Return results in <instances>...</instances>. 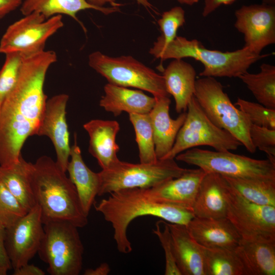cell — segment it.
<instances>
[{
  "instance_id": "39",
  "label": "cell",
  "mask_w": 275,
  "mask_h": 275,
  "mask_svg": "<svg viewBox=\"0 0 275 275\" xmlns=\"http://www.w3.org/2000/svg\"><path fill=\"white\" fill-rule=\"evenodd\" d=\"M89 4L97 7H103L106 4H109L112 7H119L122 4L118 3L115 0H86ZM139 4L142 5L147 9L153 11V6L148 0H135Z\"/></svg>"
},
{
  "instance_id": "2",
  "label": "cell",
  "mask_w": 275,
  "mask_h": 275,
  "mask_svg": "<svg viewBox=\"0 0 275 275\" xmlns=\"http://www.w3.org/2000/svg\"><path fill=\"white\" fill-rule=\"evenodd\" d=\"M94 208L112 225L117 249L122 254L132 250L127 230L136 217L152 216L186 226L195 216L188 209L157 200L147 188L123 189L111 193L107 198L94 204Z\"/></svg>"
},
{
  "instance_id": "45",
  "label": "cell",
  "mask_w": 275,
  "mask_h": 275,
  "mask_svg": "<svg viewBox=\"0 0 275 275\" xmlns=\"http://www.w3.org/2000/svg\"><path fill=\"white\" fill-rule=\"evenodd\" d=\"M262 4L265 5H274L275 0H262Z\"/></svg>"
},
{
  "instance_id": "17",
  "label": "cell",
  "mask_w": 275,
  "mask_h": 275,
  "mask_svg": "<svg viewBox=\"0 0 275 275\" xmlns=\"http://www.w3.org/2000/svg\"><path fill=\"white\" fill-rule=\"evenodd\" d=\"M190 236L200 245L234 250L241 237L227 217L194 216L186 225Z\"/></svg>"
},
{
  "instance_id": "44",
  "label": "cell",
  "mask_w": 275,
  "mask_h": 275,
  "mask_svg": "<svg viewBox=\"0 0 275 275\" xmlns=\"http://www.w3.org/2000/svg\"><path fill=\"white\" fill-rule=\"evenodd\" d=\"M181 4H185L188 5H193L198 2L199 0H177Z\"/></svg>"
},
{
  "instance_id": "18",
  "label": "cell",
  "mask_w": 275,
  "mask_h": 275,
  "mask_svg": "<svg viewBox=\"0 0 275 275\" xmlns=\"http://www.w3.org/2000/svg\"><path fill=\"white\" fill-rule=\"evenodd\" d=\"M155 102L149 113L152 128L155 152L158 159H162L172 148L177 134L185 118V112L175 119L169 114L170 97H154Z\"/></svg>"
},
{
  "instance_id": "41",
  "label": "cell",
  "mask_w": 275,
  "mask_h": 275,
  "mask_svg": "<svg viewBox=\"0 0 275 275\" xmlns=\"http://www.w3.org/2000/svg\"><path fill=\"white\" fill-rule=\"evenodd\" d=\"M236 0H205L202 15L206 17L222 5H230Z\"/></svg>"
},
{
  "instance_id": "29",
  "label": "cell",
  "mask_w": 275,
  "mask_h": 275,
  "mask_svg": "<svg viewBox=\"0 0 275 275\" xmlns=\"http://www.w3.org/2000/svg\"><path fill=\"white\" fill-rule=\"evenodd\" d=\"M223 177L245 199L257 204L275 207V180Z\"/></svg>"
},
{
  "instance_id": "22",
  "label": "cell",
  "mask_w": 275,
  "mask_h": 275,
  "mask_svg": "<svg viewBox=\"0 0 275 275\" xmlns=\"http://www.w3.org/2000/svg\"><path fill=\"white\" fill-rule=\"evenodd\" d=\"M174 258L181 275H206L201 246L190 236L186 226L166 222Z\"/></svg>"
},
{
  "instance_id": "3",
  "label": "cell",
  "mask_w": 275,
  "mask_h": 275,
  "mask_svg": "<svg viewBox=\"0 0 275 275\" xmlns=\"http://www.w3.org/2000/svg\"><path fill=\"white\" fill-rule=\"evenodd\" d=\"M28 174L43 224L67 221L77 227L88 224L75 186L51 157L43 155L34 163L29 162Z\"/></svg>"
},
{
  "instance_id": "10",
  "label": "cell",
  "mask_w": 275,
  "mask_h": 275,
  "mask_svg": "<svg viewBox=\"0 0 275 275\" xmlns=\"http://www.w3.org/2000/svg\"><path fill=\"white\" fill-rule=\"evenodd\" d=\"M185 121L170 152L162 159H175L179 154L201 146L212 147L215 151L237 150L242 145L226 130L208 118L194 97L188 103Z\"/></svg>"
},
{
  "instance_id": "21",
  "label": "cell",
  "mask_w": 275,
  "mask_h": 275,
  "mask_svg": "<svg viewBox=\"0 0 275 275\" xmlns=\"http://www.w3.org/2000/svg\"><path fill=\"white\" fill-rule=\"evenodd\" d=\"M227 182L221 175L207 173L199 187L191 211L196 217H226Z\"/></svg>"
},
{
  "instance_id": "14",
  "label": "cell",
  "mask_w": 275,
  "mask_h": 275,
  "mask_svg": "<svg viewBox=\"0 0 275 275\" xmlns=\"http://www.w3.org/2000/svg\"><path fill=\"white\" fill-rule=\"evenodd\" d=\"M235 28L244 37V47L257 54L275 43V7L265 4L242 6L235 12Z\"/></svg>"
},
{
  "instance_id": "8",
  "label": "cell",
  "mask_w": 275,
  "mask_h": 275,
  "mask_svg": "<svg viewBox=\"0 0 275 275\" xmlns=\"http://www.w3.org/2000/svg\"><path fill=\"white\" fill-rule=\"evenodd\" d=\"M177 160L199 167L207 173L223 176L275 180V163L234 154L193 148L177 155Z\"/></svg>"
},
{
  "instance_id": "25",
  "label": "cell",
  "mask_w": 275,
  "mask_h": 275,
  "mask_svg": "<svg viewBox=\"0 0 275 275\" xmlns=\"http://www.w3.org/2000/svg\"><path fill=\"white\" fill-rule=\"evenodd\" d=\"M234 251L244 275L275 274V241L241 239Z\"/></svg>"
},
{
  "instance_id": "42",
  "label": "cell",
  "mask_w": 275,
  "mask_h": 275,
  "mask_svg": "<svg viewBox=\"0 0 275 275\" xmlns=\"http://www.w3.org/2000/svg\"><path fill=\"white\" fill-rule=\"evenodd\" d=\"M45 272L38 267L29 263L14 270V275H44Z\"/></svg>"
},
{
  "instance_id": "40",
  "label": "cell",
  "mask_w": 275,
  "mask_h": 275,
  "mask_svg": "<svg viewBox=\"0 0 275 275\" xmlns=\"http://www.w3.org/2000/svg\"><path fill=\"white\" fill-rule=\"evenodd\" d=\"M23 0H0V19L20 7Z\"/></svg>"
},
{
  "instance_id": "30",
  "label": "cell",
  "mask_w": 275,
  "mask_h": 275,
  "mask_svg": "<svg viewBox=\"0 0 275 275\" xmlns=\"http://www.w3.org/2000/svg\"><path fill=\"white\" fill-rule=\"evenodd\" d=\"M201 248L206 275H244L243 267L234 250Z\"/></svg>"
},
{
  "instance_id": "32",
  "label": "cell",
  "mask_w": 275,
  "mask_h": 275,
  "mask_svg": "<svg viewBox=\"0 0 275 275\" xmlns=\"http://www.w3.org/2000/svg\"><path fill=\"white\" fill-rule=\"evenodd\" d=\"M5 55L4 63L0 68V108L5 98L16 83L23 60L25 57L19 52H12Z\"/></svg>"
},
{
  "instance_id": "31",
  "label": "cell",
  "mask_w": 275,
  "mask_h": 275,
  "mask_svg": "<svg viewBox=\"0 0 275 275\" xmlns=\"http://www.w3.org/2000/svg\"><path fill=\"white\" fill-rule=\"evenodd\" d=\"M129 119L134 129L140 162L156 161L158 159L149 113L130 114H129Z\"/></svg>"
},
{
  "instance_id": "1",
  "label": "cell",
  "mask_w": 275,
  "mask_h": 275,
  "mask_svg": "<svg viewBox=\"0 0 275 275\" xmlns=\"http://www.w3.org/2000/svg\"><path fill=\"white\" fill-rule=\"evenodd\" d=\"M56 61L52 50L24 57L16 83L0 108V166L17 163L25 141L36 135L47 101L46 74Z\"/></svg>"
},
{
  "instance_id": "46",
  "label": "cell",
  "mask_w": 275,
  "mask_h": 275,
  "mask_svg": "<svg viewBox=\"0 0 275 275\" xmlns=\"http://www.w3.org/2000/svg\"><path fill=\"white\" fill-rule=\"evenodd\" d=\"M7 271L8 270L0 264V275H6L7 274Z\"/></svg>"
},
{
  "instance_id": "33",
  "label": "cell",
  "mask_w": 275,
  "mask_h": 275,
  "mask_svg": "<svg viewBox=\"0 0 275 275\" xmlns=\"http://www.w3.org/2000/svg\"><path fill=\"white\" fill-rule=\"evenodd\" d=\"M28 212L0 181V224L7 228Z\"/></svg>"
},
{
  "instance_id": "28",
  "label": "cell",
  "mask_w": 275,
  "mask_h": 275,
  "mask_svg": "<svg viewBox=\"0 0 275 275\" xmlns=\"http://www.w3.org/2000/svg\"><path fill=\"white\" fill-rule=\"evenodd\" d=\"M238 78L246 86L259 103L275 109V66L267 63L260 66L258 73L248 71Z\"/></svg>"
},
{
  "instance_id": "20",
  "label": "cell",
  "mask_w": 275,
  "mask_h": 275,
  "mask_svg": "<svg viewBox=\"0 0 275 275\" xmlns=\"http://www.w3.org/2000/svg\"><path fill=\"white\" fill-rule=\"evenodd\" d=\"M74 138L66 172L75 186L82 211L88 217L99 193L100 178L99 172L92 171L84 162L76 133Z\"/></svg>"
},
{
  "instance_id": "16",
  "label": "cell",
  "mask_w": 275,
  "mask_h": 275,
  "mask_svg": "<svg viewBox=\"0 0 275 275\" xmlns=\"http://www.w3.org/2000/svg\"><path fill=\"white\" fill-rule=\"evenodd\" d=\"M207 173L200 168L187 169L181 176L147 189L159 201L191 211L200 184Z\"/></svg>"
},
{
  "instance_id": "5",
  "label": "cell",
  "mask_w": 275,
  "mask_h": 275,
  "mask_svg": "<svg viewBox=\"0 0 275 275\" xmlns=\"http://www.w3.org/2000/svg\"><path fill=\"white\" fill-rule=\"evenodd\" d=\"M194 97L213 124L229 132L248 151L255 152L256 149L250 137L252 123L246 116L232 103L220 82L212 77L196 79Z\"/></svg>"
},
{
  "instance_id": "43",
  "label": "cell",
  "mask_w": 275,
  "mask_h": 275,
  "mask_svg": "<svg viewBox=\"0 0 275 275\" xmlns=\"http://www.w3.org/2000/svg\"><path fill=\"white\" fill-rule=\"evenodd\" d=\"M111 271L109 265L106 263H103L95 268L86 269L84 275H107Z\"/></svg>"
},
{
  "instance_id": "35",
  "label": "cell",
  "mask_w": 275,
  "mask_h": 275,
  "mask_svg": "<svg viewBox=\"0 0 275 275\" xmlns=\"http://www.w3.org/2000/svg\"><path fill=\"white\" fill-rule=\"evenodd\" d=\"M253 124L275 129V109L238 98L235 103Z\"/></svg>"
},
{
  "instance_id": "27",
  "label": "cell",
  "mask_w": 275,
  "mask_h": 275,
  "mask_svg": "<svg viewBox=\"0 0 275 275\" xmlns=\"http://www.w3.org/2000/svg\"><path fill=\"white\" fill-rule=\"evenodd\" d=\"M28 162L21 155L10 167L0 166V181L29 211L36 206L28 174Z\"/></svg>"
},
{
  "instance_id": "37",
  "label": "cell",
  "mask_w": 275,
  "mask_h": 275,
  "mask_svg": "<svg viewBox=\"0 0 275 275\" xmlns=\"http://www.w3.org/2000/svg\"><path fill=\"white\" fill-rule=\"evenodd\" d=\"M161 222L164 226V230H161L159 222H157L156 224V229L153 230V233L157 236L164 252L166 259L164 274L181 275L174 258L169 227L166 222L163 221Z\"/></svg>"
},
{
  "instance_id": "6",
  "label": "cell",
  "mask_w": 275,
  "mask_h": 275,
  "mask_svg": "<svg viewBox=\"0 0 275 275\" xmlns=\"http://www.w3.org/2000/svg\"><path fill=\"white\" fill-rule=\"evenodd\" d=\"M44 236L38 252L51 275H78L82 266L84 248L78 227L67 221L43 224Z\"/></svg>"
},
{
  "instance_id": "23",
  "label": "cell",
  "mask_w": 275,
  "mask_h": 275,
  "mask_svg": "<svg viewBox=\"0 0 275 275\" xmlns=\"http://www.w3.org/2000/svg\"><path fill=\"white\" fill-rule=\"evenodd\" d=\"M104 94L99 101V105L115 116L123 112L128 114H148L153 107L155 99L141 90L108 83L104 87Z\"/></svg>"
},
{
  "instance_id": "19",
  "label": "cell",
  "mask_w": 275,
  "mask_h": 275,
  "mask_svg": "<svg viewBox=\"0 0 275 275\" xmlns=\"http://www.w3.org/2000/svg\"><path fill=\"white\" fill-rule=\"evenodd\" d=\"M83 127L89 136V152L95 157L102 169H105L117 162L119 147L116 136L120 125L115 120H91Z\"/></svg>"
},
{
  "instance_id": "4",
  "label": "cell",
  "mask_w": 275,
  "mask_h": 275,
  "mask_svg": "<svg viewBox=\"0 0 275 275\" xmlns=\"http://www.w3.org/2000/svg\"><path fill=\"white\" fill-rule=\"evenodd\" d=\"M149 53L162 61L191 58L204 66L200 76L230 78L238 77L247 72L252 64L269 55L257 54L244 46L232 51L211 50L197 39L188 40L181 36H176L167 44L155 42Z\"/></svg>"
},
{
  "instance_id": "26",
  "label": "cell",
  "mask_w": 275,
  "mask_h": 275,
  "mask_svg": "<svg viewBox=\"0 0 275 275\" xmlns=\"http://www.w3.org/2000/svg\"><path fill=\"white\" fill-rule=\"evenodd\" d=\"M89 9L99 11L105 15L120 11L119 7H97L86 0H23L20 10L24 16L36 12L46 19L56 15H68L77 21L86 32L85 26L76 15L80 11Z\"/></svg>"
},
{
  "instance_id": "15",
  "label": "cell",
  "mask_w": 275,
  "mask_h": 275,
  "mask_svg": "<svg viewBox=\"0 0 275 275\" xmlns=\"http://www.w3.org/2000/svg\"><path fill=\"white\" fill-rule=\"evenodd\" d=\"M69 96L60 94L47 100L44 111L36 135L48 136L52 142L57 154L56 161L66 172L71 147L69 132L66 119V108Z\"/></svg>"
},
{
  "instance_id": "9",
  "label": "cell",
  "mask_w": 275,
  "mask_h": 275,
  "mask_svg": "<svg viewBox=\"0 0 275 275\" xmlns=\"http://www.w3.org/2000/svg\"><path fill=\"white\" fill-rule=\"evenodd\" d=\"M88 63L109 84L139 89L153 97L170 96L162 75L130 56L111 57L96 51L89 56Z\"/></svg>"
},
{
  "instance_id": "7",
  "label": "cell",
  "mask_w": 275,
  "mask_h": 275,
  "mask_svg": "<svg viewBox=\"0 0 275 275\" xmlns=\"http://www.w3.org/2000/svg\"><path fill=\"white\" fill-rule=\"evenodd\" d=\"M188 169L180 167L174 159H158L152 163H132L119 160L99 172L101 196L123 189L149 188L181 176Z\"/></svg>"
},
{
  "instance_id": "13",
  "label": "cell",
  "mask_w": 275,
  "mask_h": 275,
  "mask_svg": "<svg viewBox=\"0 0 275 275\" xmlns=\"http://www.w3.org/2000/svg\"><path fill=\"white\" fill-rule=\"evenodd\" d=\"M44 233L41 209L38 205L6 228L4 245L14 270L29 263L38 253Z\"/></svg>"
},
{
  "instance_id": "12",
  "label": "cell",
  "mask_w": 275,
  "mask_h": 275,
  "mask_svg": "<svg viewBox=\"0 0 275 275\" xmlns=\"http://www.w3.org/2000/svg\"><path fill=\"white\" fill-rule=\"evenodd\" d=\"M64 25L62 15L46 19L34 12L10 25L0 41V53L19 52L27 57L44 50L47 40Z\"/></svg>"
},
{
  "instance_id": "11",
  "label": "cell",
  "mask_w": 275,
  "mask_h": 275,
  "mask_svg": "<svg viewBox=\"0 0 275 275\" xmlns=\"http://www.w3.org/2000/svg\"><path fill=\"white\" fill-rule=\"evenodd\" d=\"M226 198V217L241 239L275 241V207L257 204L245 199L228 183Z\"/></svg>"
},
{
  "instance_id": "24",
  "label": "cell",
  "mask_w": 275,
  "mask_h": 275,
  "mask_svg": "<svg viewBox=\"0 0 275 275\" xmlns=\"http://www.w3.org/2000/svg\"><path fill=\"white\" fill-rule=\"evenodd\" d=\"M167 92L175 102L178 114L186 112L194 96L196 71L189 63L182 59H174L163 71L162 75Z\"/></svg>"
},
{
  "instance_id": "34",
  "label": "cell",
  "mask_w": 275,
  "mask_h": 275,
  "mask_svg": "<svg viewBox=\"0 0 275 275\" xmlns=\"http://www.w3.org/2000/svg\"><path fill=\"white\" fill-rule=\"evenodd\" d=\"M185 22V12L180 7H174L164 12L157 23L161 34L156 42L161 44H167L172 41L177 36V32Z\"/></svg>"
},
{
  "instance_id": "38",
  "label": "cell",
  "mask_w": 275,
  "mask_h": 275,
  "mask_svg": "<svg viewBox=\"0 0 275 275\" xmlns=\"http://www.w3.org/2000/svg\"><path fill=\"white\" fill-rule=\"evenodd\" d=\"M5 230L6 228L0 224V264L9 270L12 268V266L4 245Z\"/></svg>"
},
{
  "instance_id": "36",
  "label": "cell",
  "mask_w": 275,
  "mask_h": 275,
  "mask_svg": "<svg viewBox=\"0 0 275 275\" xmlns=\"http://www.w3.org/2000/svg\"><path fill=\"white\" fill-rule=\"evenodd\" d=\"M250 137L255 148L265 152L267 159L275 163V129L251 124Z\"/></svg>"
}]
</instances>
